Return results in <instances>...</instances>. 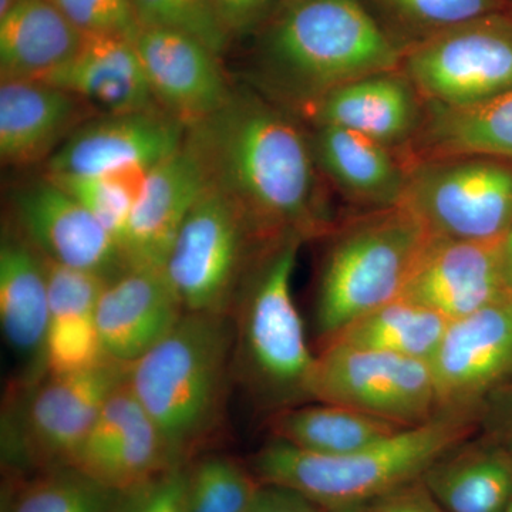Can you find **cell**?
I'll return each mask as SVG.
<instances>
[{"mask_svg":"<svg viewBox=\"0 0 512 512\" xmlns=\"http://www.w3.org/2000/svg\"><path fill=\"white\" fill-rule=\"evenodd\" d=\"M187 140L212 187L238 205L266 244L329 231L312 140L274 101L234 90L222 109L188 127Z\"/></svg>","mask_w":512,"mask_h":512,"instance_id":"cell-1","label":"cell"},{"mask_svg":"<svg viewBox=\"0 0 512 512\" xmlns=\"http://www.w3.org/2000/svg\"><path fill=\"white\" fill-rule=\"evenodd\" d=\"M403 52L365 0H288L262 28L259 76L308 110L343 84L400 70Z\"/></svg>","mask_w":512,"mask_h":512,"instance_id":"cell-2","label":"cell"},{"mask_svg":"<svg viewBox=\"0 0 512 512\" xmlns=\"http://www.w3.org/2000/svg\"><path fill=\"white\" fill-rule=\"evenodd\" d=\"M234 340L232 316L185 312L163 340L128 365L127 382L178 466L221 434L234 382Z\"/></svg>","mask_w":512,"mask_h":512,"instance_id":"cell-3","label":"cell"},{"mask_svg":"<svg viewBox=\"0 0 512 512\" xmlns=\"http://www.w3.org/2000/svg\"><path fill=\"white\" fill-rule=\"evenodd\" d=\"M478 424L477 410H444L343 456L309 453L271 437L252 458L251 470L261 483L292 488L326 512L360 510L423 477L443 454L470 439Z\"/></svg>","mask_w":512,"mask_h":512,"instance_id":"cell-4","label":"cell"},{"mask_svg":"<svg viewBox=\"0 0 512 512\" xmlns=\"http://www.w3.org/2000/svg\"><path fill=\"white\" fill-rule=\"evenodd\" d=\"M305 239L266 245L239 292L234 322V380L271 414L312 402L315 369L292 279Z\"/></svg>","mask_w":512,"mask_h":512,"instance_id":"cell-5","label":"cell"},{"mask_svg":"<svg viewBox=\"0 0 512 512\" xmlns=\"http://www.w3.org/2000/svg\"><path fill=\"white\" fill-rule=\"evenodd\" d=\"M429 239L402 205L373 211L340 229L316 289L313 319L322 346L350 323L402 298Z\"/></svg>","mask_w":512,"mask_h":512,"instance_id":"cell-6","label":"cell"},{"mask_svg":"<svg viewBox=\"0 0 512 512\" xmlns=\"http://www.w3.org/2000/svg\"><path fill=\"white\" fill-rule=\"evenodd\" d=\"M128 365L107 359L82 372H43L10 389L2 421L6 478L72 466L107 397Z\"/></svg>","mask_w":512,"mask_h":512,"instance_id":"cell-7","label":"cell"},{"mask_svg":"<svg viewBox=\"0 0 512 512\" xmlns=\"http://www.w3.org/2000/svg\"><path fill=\"white\" fill-rule=\"evenodd\" d=\"M266 245L238 205L210 185L185 218L164 271L185 312L231 316Z\"/></svg>","mask_w":512,"mask_h":512,"instance_id":"cell-8","label":"cell"},{"mask_svg":"<svg viewBox=\"0 0 512 512\" xmlns=\"http://www.w3.org/2000/svg\"><path fill=\"white\" fill-rule=\"evenodd\" d=\"M402 207L430 238L498 241L512 227V160L421 158L407 168Z\"/></svg>","mask_w":512,"mask_h":512,"instance_id":"cell-9","label":"cell"},{"mask_svg":"<svg viewBox=\"0 0 512 512\" xmlns=\"http://www.w3.org/2000/svg\"><path fill=\"white\" fill-rule=\"evenodd\" d=\"M400 72L431 106L466 107L512 89V8L404 47Z\"/></svg>","mask_w":512,"mask_h":512,"instance_id":"cell-10","label":"cell"},{"mask_svg":"<svg viewBox=\"0 0 512 512\" xmlns=\"http://www.w3.org/2000/svg\"><path fill=\"white\" fill-rule=\"evenodd\" d=\"M312 402L336 404L403 427L440 413L429 362L330 342L316 355Z\"/></svg>","mask_w":512,"mask_h":512,"instance_id":"cell-11","label":"cell"},{"mask_svg":"<svg viewBox=\"0 0 512 512\" xmlns=\"http://www.w3.org/2000/svg\"><path fill=\"white\" fill-rule=\"evenodd\" d=\"M440 412L477 410L512 377V291L448 322L430 360Z\"/></svg>","mask_w":512,"mask_h":512,"instance_id":"cell-12","label":"cell"},{"mask_svg":"<svg viewBox=\"0 0 512 512\" xmlns=\"http://www.w3.org/2000/svg\"><path fill=\"white\" fill-rule=\"evenodd\" d=\"M72 466L123 493L178 464L160 430L124 380L101 407Z\"/></svg>","mask_w":512,"mask_h":512,"instance_id":"cell-13","label":"cell"},{"mask_svg":"<svg viewBox=\"0 0 512 512\" xmlns=\"http://www.w3.org/2000/svg\"><path fill=\"white\" fill-rule=\"evenodd\" d=\"M13 208L16 227L49 261L109 279L123 271L116 238L49 177L16 191Z\"/></svg>","mask_w":512,"mask_h":512,"instance_id":"cell-14","label":"cell"},{"mask_svg":"<svg viewBox=\"0 0 512 512\" xmlns=\"http://www.w3.org/2000/svg\"><path fill=\"white\" fill-rule=\"evenodd\" d=\"M187 126L158 109L84 121L52 157L46 174L94 175L156 167L184 143Z\"/></svg>","mask_w":512,"mask_h":512,"instance_id":"cell-15","label":"cell"},{"mask_svg":"<svg viewBox=\"0 0 512 512\" xmlns=\"http://www.w3.org/2000/svg\"><path fill=\"white\" fill-rule=\"evenodd\" d=\"M210 185L207 168L185 134L181 147L148 174L121 242L124 269H164L185 218Z\"/></svg>","mask_w":512,"mask_h":512,"instance_id":"cell-16","label":"cell"},{"mask_svg":"<svg viewBox=\"0 0 512 512\" xmlns=\"http://www.w3.org/2000/svg\"><path fill=\"white\" fill-rule=\"evenodd\" d=\"M134 43L158 106L187 128L217 113L234 92L222 73L220 56L195 37L140 29Z\"/></svg>","mask_w":512,"mask_h":512,"instance_id":"cell-17","label":"cell"},{"mask_svg":"<svg viewBox=\"0 0 512 512\" xmlns=\"http://www.w3.org/2000/svg\"><path fill=\"white\" fill-rule=\"evenodd\" d=\"M501 239L430 238L402 298L448 322L480 311L508 292L501 274Z\"/></svg>","mask_w":512,"mask_h":512,"instance_id":"cell-18","label":"cell"},{"mask_svg":"<svg viewBox=\"0 0 512 512\" xmlns=\"http://www.w3.org/2000/svg\"><path fill=\"white\" fill-rule=\"evenodd\" d=\"M184 313L164 269L126 268L104 286L96 322L107 356L130 365L163 340Z\"/></svg>","mask_w":512,"mask_h":512,"instance_id":"cell-19","label":"cell"},{"mask_svg":"<svg viewBox=\"0 0 512 512\" xmlns=\"http://www.w3.org/2000/svg\"><path fill=\"white\" fill-rule=\"evenodd\" d=\"M89 103L40 80H2L0 157L10 165H30L52 157L82 126Z\"/></svg>","mask_w":512,"mask_h":512,"instance_id":"cell-20","label":"cell"},{"mask_svg":"<svg viewBox=\"0 0 512 512\" xmlns=\"http://www.w3.org/2000/svg\"><path fill=\"white\" fill-rule=\"evenodd\" d=\"M46 258L16 229H5L0 244V325L9 348L28 360L33 379L45 372L49 328Z\"/></svg>","mask_w":512,"mask_h":512,"instance_id":"cell-21","label":"cell"},{"mask_svg":"<svg viewBox=\"0 0 512 512\" xmlns=\"http://www.w3.org/2000/svg\"><path fill=\"white\" fill-rule=\"evenodd\" d=\"M419 93L400 70L343 84L309 107L318 126L345 128L390 147L419 127Z\"/></svg>","mask_w":512,"mask_h":512,"instance_id":"cell-22","label":"cell"},{"mask_svg":"<svg viewBox=\"0 0 512 512\" xmlns=\"http://www.w3.org/2000/svg\"><path fill=\"white\" fill-rule=\"evenodd\" d=\"M106 111L137 113L158 109L134 40L84 36L76 56L43 80Z\"/></svg>","mask_w":512,"mask_h":512,"instance_id":"cell-23","label":"cell"},{"mask_svg":"<svg viewBox=\"0 0 512 512\" xmlns=\"http://www.w3.org/2000/svg\"><path fill=\"white\" fill-rule=\"evenodd\" d=\"M316 163L349 200L373 211L402 204L407 168L390 147L345 128L318 126L312 140Z\"/></svg>","mask_w":512,"mask_h":512,"instance_id":"cell-24","label":"cell"},{"mask_svg":"<svg viewBox=\"0 0 512 512\" xmlns=\"http://www.w3.org/2000/svg\"><path fill=\"white\" fill-rule=\"evenodd\" d=\"M447 512H505L512 500V458L501 441H463L421 477Z\"/></svg>","mask_w":512,"mask_h":512,"instance_id":"cell-25","label":"cell"},{"mask_svg":"<svg viewBox=\"0 0 512 512\" xmlns=\"http://www.w3.org/2000/svg\"><path fill=\"white\" fill-rule=\"evenodd\" d=\"M84 33L50 0H19L0 18L2 80H46L76 56Z\"/></svg>","mask_w":512,"mask_h":512,"instance_id":"cell-26","label":"cell"},{"mask_svg":"<svg viewBox=\"0 0 512 512\" xmlns=\"http://www.w3.org/2000/svg\"><path fill=\"white\" fill-rule=\"evenodd\" d=\"M419 136L423 158L490 156L512 160V89L473 106L429 104Z\"/></svg>","mask_w":512,"mask_h":512,"instance_id":"cell-27","label":"cell"},{"mask_svg":"<svg viewBox=\"0 0 512 512\" xmlns=\"http://www.w3.org/2000/svg\"><path fill=\"white\" fill-rule=\"evenodd\" d=\"M275 439L322 456H343L409 427L336 404L309 402L269 416Z\"/></svg>","mask_w":512,"mask_h":512,"instance_id":"cell-28","label":"cell"},{"mask_svg":"<svg viewBox=\"0 0 512 512\" xmlns=\"http://www.w3.org/2000/svg\"><path fill=\"white\" fill-rule=\"evenodd\" d=\"M447 325L448 320L439 313L409 299L399 298L350 323L330 342L430 363Z\"/></svg>","mask_w":512,"mask_h":512,"instance_id":"cell-29","label":"cell"},{"mask_svg":"<svg viewBox=\"0 0 512 512\" xmlns=\"http://www.w3.org/2000/svg\"><path fill=\"white\" fill-rule=\"evenodd\" d=\"M119 491L73 466L6 478L2 512H113Z\"/></svg>","mask_w":512,"mask_h":512,"instance_id":"cell-30","label":"cell"},{"mask_svg":"<svg viewBox=\"0 0 512 512\" xmlns=\"http://www.w3.org/2000/svg\"><path fill=\"white\" fill-rule=\"evenodd\" d=\"M261 485L237 458L197 456L184 466L185 512H248Z\"/></svg>","mask_w":512,"mask_h":512,"instance_id":"cell-31","label":"cell"},{"mask_svg":"<svg viewBox=\"0 0 512 512\" xmlns=\"http://www.w3.org/2000/svg\"><path fill=\"white\" fill-rule=\"evenodd\" d=\"M150 171L151 168L130 167L104 174H46V177L79 201L116 238L121 249L131 212Z\"/></svg>","mask_w":512,"mask_h":512,"instance_id":"cell-32","label":"cell"},{"mask_svg":"<svg viewBox=\"0 0 512 512\" xmlns=\"http://www.w3.org/2000/svg\"><path fill=\"white\" fill-rule=\"evenodd\" d=\"M414 42L470 22L481 16L512 8V0H365ZM410 43V45H412Z\"/></svg>","mask_w":512,"mask_h":512,"instance_id":"cell-33","label":"cell"},{"mask_svg":"<svg viewBox=\"0 0 512 512\" xmlns=\"http://www.w3.org/2000/svg\"><path fill=\"white\" fill-rule=\"evenodd\" d=\"M110 359L101 342L96 315L52 316L47 328L45 372H82Z\"/></svg>","mask_w":512,"mask_h":512,"instance_id":"cell-34","label":"cell"},{"mask_svg":"<svg viewBox=\"0 0 512 512\" xmlns=\"http://www.w3.org/2000/svg\"><path fill=\"white\" fill-rule=\"evenodd\" d=\"M140 29H167L195 37L221 56L231 42L221 28L214 0H133Z\"/></svg>","mask_w":512,"mask_h":512,"instance_id":"cell-35","label":"cell"},{"mask_svg":"<svg viewBox=\"0 0 512 512\" xmlns=\"http://www.w3.org/2000/svg\"><path fill=\"white\" fill-rule=\"evenodd\" d=\"M84 35L120 36L136 40L133 0H50Z\"/></svg>","mask_w":512,"mask_h":512,"instance_id":"cell-36","label":"cell"},{"mask_svg":"<svg viewBox=\"0 0 512 512\" xmlns=\"http://www.w3.org/2000/svg\"><path fill=\"white\" fill-rule=\"evenodd\" d=\"M113 512H185L184 466L123 491Z\"/></svg>","mask_w":512,"mask_h":512,"instance_id":"cell-37","label":"cell"},{"mask_svg":"<svg viewBox=\"0 0 512 512\" xmlns=\"http://www.w3.org/2000/svg\"><path fill=\"white\" fill-rule=\"evenodd\" d=\"M282 0H214L221 28L229 40L262 29Z\"/></svg>","mask_w":512,"mask_h":512,"instance_id":"cell-38","label":"cell"},{"mask_svg":"<svg viewBox=\"0 0 512 512\" xmlns=\"http://www.w3.org/2000/svg\"><path fill=\"white\" fill-rule=\"evenodd\" d=\"M359 512H447L421 478L400 485L360 508Z\"/></svg>","mask_w":512,"mask_h":512,"instance_id":"cell-39","label":"cell"},{"mask_svg":"<svg viewBox=\"0 0 512 512\" xmlns=\"http://www.w3.org/2000/svg\"><path fill=\"white\" fill-rule=\"evenodd\" d=\"M248 512H326L305 495L284 485L262 483Z\"/></svg>","mask_w":512,"mask_h":512,"instance_id":"cell-40","label":"cell"},{"mask_svg":"<svg viewBox=\"0 0 512 512\" xmlns=\"http://www.w3.org/2000/svg\"><path fill=\"white\" fill-rule=\"evenodd\" d=\"M478 414L480 424L488 434L512 433V377L484 400Z\"/></svg>","mask_w":512,"mask_h":512,"instance_id":"cell-41","label":"cell"},{"mask_svg":"<svg viewBox=\"0 0 512 512\" xmlns=\"http://www.w3.org/2000/svg\"><path fill=\"white\" fill-rule=\"evenodd\" d=\"M500 259L505 288L512 291V227L501 238Z\"/></svg>","mask_w":512,"mask_h":512,"instance_id":"cell-42","label":"cell"},{"mask_svg":"<svg viewBox=\"0 0 512 512\" xmlns=\"http://www.w3.org/2000/svg\"><path fill=\"white\" fill-rule=\"evenodd\" d=\"M19 0H0V18H3V16L8 15L10 10L15 8L16 3H18Z\"/></svg>","mask_w":512,"mask_h":512,"instance_id":"cell-43","label":"cell"},{"mask_svg":"<svg viewBox=\"0 0 512 512\" xmlns=\"http://www.w3.org/2000/svg\"><path fill=\"white\" fill-rule=\"evenodd\" d=\"M491 436H493V434H491ZM495 437L501 441V444H503L505 450L508 451V454H510V457L512 458V433L501 434V436Z\"/></svg>","mask_w":512,"mask_h":512,"instance_id":"cell-44","label":"cell"},{"mask_svg":"<svg viewBox=\"0 0 512 512\" xmlns=\"http://www.w3.org/2000/svg\"><path fill=\"white\" fill-rule=\"evenodd\" d=\"M505 512H512V500H511L510 505H508L507 510H505Z\"/></svg>","mask_w":512,"mask_h":512,"instance_id":"cell-45","label":"cell"},{"mask_svg":"<svg viewBox=\"0 0 512 512\" xmlns=\"http://www.w3.org/2000/svg\"><path fill=\"white\" fill-rule=\"evenodd\" d=\"M345 512H359V510H355V511H345Z\"/></svg>","mask_w":512,"mask_h":512,"instance_id":"cell-46","label":"cell"},{"mask_svg":"<svg viewBox=\"0 0 512 512\" xmlns=\"http://www.w3.org/2000/svg\"><path fill=\"white\" fill-rule=\"evenodd\" d=\"M282 2H288V0H282Z\"/></svg>","mask_w":512,"mask_h":512,"instance_id":"cell-47","label":"cell"}]
</instances>
